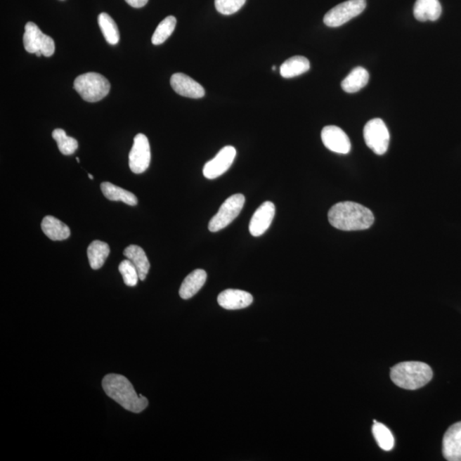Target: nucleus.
Instances as JSON below:
<instances>
[{
  "label": "nucleus",
  "instance_id": "1",
  "mask_svg": "<svg viewBox=\"0 0 461 461\" xmlns=\"http://www.w3.org/2000/svg\"><path fill=\"white\" fill-rule=\"evenodd\" d=\"M330 224L342 230H365L375 222L370 209L357 202H342L332 206L328 212Z\"/></svg>",
  "mask_w": 461,
  "mask_h": 461
},
{
  "label": "nucleus",
  "instance_id": "2",
  "mask_svg": "<svg viewBox=\"0 0 461 461\" xmlns=\"http://www.w3.org/2000/svg\"><path fill=\"white\" fill-rule=\"evenodd\" d=\"M102 387L106 395L126 410L140 413L148 407L149 401L146 397L138 396L133 384L124 376L110 373L103 377Z\"/></svg>",
  "mask_w": 461,
  "mask_h": 461
},
{
  "label": "nucleus",
  "instance_id": "3",
  "mask_svg": "<svg viewBox=\"0 0 461 461\" xmlns=\"http://www.w3.org/2000/svg\"><path fill=\"white\" fill-rule=\"evenodd\" d=\"M433 372L430 365L420 361H404L396 364L391 370L393 382L405 389L422 388L432 379Z\"/></svg>",
  "mask_w": 461,
  "mask_h": 461
},
{
  "label": "nucleus",
  "instance_id": "4",
  "mask_svg": "<svg viewBox=\"0 0 461 461\" xmlns=\"http://www.w3.org/2000/svg\"><path fill=\"white\" fill-rule=\"evenodd\" d=\"M74 89L85 101L95 103L109 94L110 83L102 74L90 72L75 79Z\"/></svg>",
  "mask_w": 461,
  "mask_h": 461
},
{
  "label": "nucleus",
  "instance_id": "5",
  "mask_svg": "<svg viewBox=\"0 0 461 461\" xmlns=\"http://www.w3.org/2000/svg\"><path fill=\"white\" fill-rule=\"evenodd\" d=\"M245 197L243 194L233 195L221 204L218 213L209 223L210 232L216 233L224 229L235 220L244 208Z\"/></svg>",
  "mask_w": 461,
  "mask_h": 461
},
{
  "label": "nucleus",
  "instance_id": "6",
  "mask_svg": "<svg viewBox=\"0 0 461 461\" xmlns=\"http://www.w3.org/2000/svg\"><path fill=\"white\" fill-rule=\"evenodd\" d=\"M23 44L27 53H41L46 58L51 57L55 53V42L53 39L43 34L35 23L29 22L25 26V33L23 35Z\"/></svg>",
  "mask_w": 461,
  "mask_h": 461
},
{
  "label": "nucleus",
  "instance_id": "7",
  "mask_svg": "<svg viewBox=\"0 0 461 461\" xmlns=\"http://www.w3.org/2000/svg\"><path fill=\"white\" fill-rule=\"evenodd\" d=\"M367 0H348L330 10L324 17L325 25L337 27L344 25L349 20L363 13Z\"/></svg>",
  "mask_w": 461,
  "mask_h": 461
},
{
  "label": "nucleus",
  "instance_id": "8",
  "mask_svg": "<svg viewBox=\"0 0 461 461\" xmlns=\"http://www.w3.org/2000/svg\"><path fill=\"white\" fill-rule=\"evenodd\" d=\"M363 134L365 144L373 152L382 156L387 152L389 145V133L383 120L375 118L369 121L365 126Z\"/></svg>",
  "mask_w": 461,
  "mask_h": 461
},
{
  "label": "nucleus",
  "instance_id": "9",
  "mask_svg": "<svg viewBox=\"0 0 461 461\" xmlns=\"http://www.w3.org/2000/svg\"><path fill=\"white\" fill-rule=\"evenodd\" d=\"M150 147L148 138L138 134L135 136L134 145L129 153V168L133 173L140 174L145 172L150 162Z\"/></svg>",
  "mask_w": 461,
  "mask_h": 461
},
{
  "label": "nucleus",
  "instance_id": "10",
  "mask_svg": "<svg viewBox=\"0 0 461 461\" xmlns=\"http://www.w3.org/2000/svg\"><path fill=\"white\" fill-rule=\"evenodd\" d=\"M237 150L233 146L222 148L212 160L209 161L204 168V176L209 180H214L222 176L232 166L235 159Z\"/></svg>",
  "mask_w": 461,
  "mask_h": 461
},
{
  "label": "nucleus",
  "instance_id": "11",
  "mask_svg": "<svg viewBox=\"0 0 461 461\" xmlns=\"http://www.w3.org/2000/svg\"><path fill=\"white\" fill-rule=\"evenodd\" d=\"M321 140L330 150L339 154H348L351 150V143L348 135L339 126H327L321 132Z\"/></svg>",
  "mask_w": 461,
  "mask_h": 461
},
{
  "label": "nucleus",
  "instance_id": "12",
  "mask_svg": "<svg viewBox=\"0 0 461 461\" xmlns=\"http://www.w3.org/2000/svg\"><path fill=\"white\" fill-rule=\"evenodd\" d=\"M275 216V205L272 202H265L254 213L249 222V233L254 237H260L271 226Z\"/></svg>",
  "mask_w": 461,
  "mask_h": 461
},
{
  "label": "nucleus",
  "instance_id": "13",
  "mask_svg": "<svg viewBox=\"0 0 461 461\" xmlns=\"http://www.w3.org/2000/svg\"><path fill=\"white\" fill-rule=\"evenodd\" d=\"M170 84L174 91L183 97L201 98L205 95L204 87L185 74H173L170 79Z\"/></svg>",
  "mask_w": 461,
  "mask_h": 461
},
{
  "label": "nucleus",
  "instance_id": "14",
  "mask_svg": "<svg viewBox=\"0 0 461 461\" xmlns=\"http://www.w3.org/2000/svg\"><path fill=\"white\" fill-rule=\"evenodd\" d=\"M443 454L449 461H461V421L448 429L443 440Z\"/></svg>",
  "mask_w": 461,
  "mask_h": 461
},
{
  "label": "nucleus",
  "instance_id": "15",
  "mask_svg": "<svg viewBox=\"0 0 461 461\" xmlns=\"http://www.w3.org/2000/svg\"><path fill=\"white\" fill-rule=\"evenodd\" d=\"M253 303L252 294L241 290L228 289L218 296V304L228 310H237L249 307Z\"/></svg>",
  "mask_w": 461,
  "mask_h": 461
},
{
  "label": "nucleus",
  "instance_id": "16",
  "mask_svg": "<svg viewBox=\"0 0 461 461\" xmlns=\"http://www.w3.org/2000/svg\"><path fill=\"white\" fill-rule=\"evenodd\" d=\"M442 14L439 0H416L413 15L420 22L436 21Z\"/></svg>",
  "mask_w": 461,
  "mask_h": 461
},
{
  "label": "nucleus",
  "instance_id": "17",
  "mask_svg": "<svg viewBox=\"0 0 461 461\" xmlns=\"http://www.w3.org/2000/svg\"><path fill=\"white\" fill-rule=\"evenodd\" d=\"M207 280V273L204 270L197 269L186 276L180 288V296L182 299L188 300L200 291Z\"/></svg>",
  "mask_w": 461,
  "mask_h": 461
},
{
  "label": "nucleus",
  "instance_id": "18",
  "mask_svg": "<svg viewBox=\"0 0 461 461\" xmlns=\"http://www.w3.org/2000/svg\"><path fill=\"white\" fill-rule=\"evenodd\" d=\"M41 228L43 233L53 241L65 240L70 236L69 226L54 216H47L44 218Z\"/></svg>",
  "mask_w": 461,
  "mask_h": 461
},
{
  "label": "nucleus",
  "instance_id": "19",
  "mask_svg": "<svg viewBox=\"0 0 461 461\" xmlns=\"http://www.w3.org/2000/svg\"><path fill=\"white\" fill-rule=\"evenodd\" d=\"M124 256L126 259L133 262L135 267H136L140 276V280L144 281L149 273L150 261L147 258L146 254L140 246L131 245L129 247L124 249Z\"/></svg>",
  "mask_w": 461,
  "mask_h": 461
},
{
  "label": "nucleus",
  "instance_id": "20",
  "mask_svg": "<svg viewBox=\"0 0 461 461\" xmlns=\"http://www.w3.org/2000/svg\"><path fill=\"white\" fill-rule=\"evenodd\" d=\"M369 82L368 71L363 67H356L341 83L342 89L346 93H357L367 86Z\"/></svg>",
  "mask_w": 461,
  "mask_h": 461
},
{
  "label": "nucleus",
  "instance_id": "21",
  "mask_svg": "<svg viewBox=\"0 0 461 461\" xmlns=\"http://www.w3.org/2000/svg\"><path fill=\"white\" fill-rule=\"evenodd\" d=\"M110 252V246L105 242L95 240L87 248V257L91 268L94 270L101 268L108 258Z\"/></svg>",
  "mask_w": 461,
  "mask_h": 461
},
{
  "label": "nucleus",
  "instance_id": "22",
  "mask_svg": "<svg viewBox=\"0 0 461 461\" xmlns=\"http://www.w3.org/2000/svg\"><path fill=\"white\" fill-rule=\"evenodd\" d=\"M101 190L103 194L109 200L121 201L130 206L138 204L137 197L134 193L119 188V186L113 185L112 183L103 182Z\"/></svg>",
  "mask_w": 461,
  "mask_h": 461
},
{
  "label": "nucleus",
  "instance_id": "23",
  "mask_svg": "<svg viewBox=\"0 0 461 461\" xmlns=\"http://www.w3.org/2000/svg\"><path fill=\"white\" fill-rule=\"evenodd\" d=\"M310 69V63L307 58L301 56H296L287 59L280 66V74L282 77L288 79L303 74Z\"/></svg>",
  "mask_w": 461,
  "mask_h": 461
},
{
  "label": "nucleus",
  "instance_id": "24",
  "mask_svg": "<svg viewBox=\"0 0 461 461\" xmlns=\"http://www.w3.org/2000/svg\"><path fill=\"white\" fill-rule=\"evenodd\" d=\"M98 25L106 41L110 45H117L120 41V33L113 18L109 14L103 13L98 15Z\"/></svg>",
  "mask_w": 461,
  "mask_h": 461
},
{
  "label": "nucleus",
  "instance_id": "25",
  "mask_svg": "<svg viewBox=\"0 0 461 461\" xmlns=\"http://www.w3.org/2000/svg\"><path fill=\"white\" fill-rule=\"evenodd\" d=\"M176 18L173 17V15H169V17H167L164 20H162L159 23L156 31L154 32L152 35V42L153 45L158 46L164 43L170 37V35L173 34V32L176 30Z\"/></svg>",
  "mask_w": 461,
  "mask_h": 461
},
{
  "label": "nucleus",
  "instance_id": "26",
  "mask_svg": "<svg viewBox=\"0 0 461 461\" xmlns=\"http://www.w3.org/2000/svg\"><path fill=\"white\" fill-rule=\"evenodd\" d=\"M372 434L379 446L384 451H391L395 445L392 433L384 424L375 422L372 425Z\"/></svg>",
  "mask_w": 461,
  "mask_h": 461
},
{
  "label": "nucleus",
  "instance_id": "27",
  "mask_svg": "<svg viewBox=\"0 0 461 461\" xmlns=\"http://www.w3.org/2000/svg\"><path fill=\"white\" fill-rule=\"evenodd\" d=\"M53 138L57 142L60 152L65 156L74 154L78 149V141L72 137L67 136L65 130L55 129L53 132Z\"/></svg>",
  "mask_w": 461,
  "mask_h": 461
},
{
  "label": "nucleus",
  "instance_id": "28",
  "mask_svg": "<svg viewBox=\"0 0 461 461\" xmlns=\"http://www.w3.org/2000/svg\"><path fill=\"white\" fill-rule=\"evenodd\" d=\"M118 268L126 285L134 287L138 284L140 276H138V270L132 261L129 259L122 261Z\"/></svg>",
  "mask_w": 461,
  "mask_h": 461
},
{
  "label": "nucleus",
  "instance_id": "29",
  "mask_svg": "<svg viewBox=\"0 0 461 461\" xmlns=\"http://www.w3.org/2000/svg\"><path fill=\"white\" fill-rule=\"evenodd\" d=\"M246 0H214L218 13L229 15L236 13L245 6Z\"/></svg>",
  "mask_w": 461,
  "mask_h": 461
},
{
  "label": "nucleus",
  "instance_id": "30",
  "mask_svg": "<svg viewBox=\"0 0 461 461\" xmlns=\"http://www.w3.org/2000/svg\"><path fill=\"white\" fill-rule=\"evenodd\" d=\"M125 1L134 8H141L144 7L149 0H125Z\"/></svg>",
  "mask_w": 461,
  "mask_h": 461
},
{
  "label": "nucleus",
  "instance_id": "31",
  "mask_svg": "<svg viewBox=\"0 0 461 461\" xmlns=\"http://www.w3.org/2000/svg\"><path fill=\"white\" fill-rule=\"evenodd\" d=\"M89 178H91V180H93V176H91V174H89Z\"/></svg>",
  "mask_w": 461,
  "mask_h": 461
},
{
  "label": "nucleus",
  "instance_id": "32",
  "mask_svg": "<svg viewBox=\"0 0 461 461\" xmlns=\"http://www.w3.org/2000/svg\"><path fill=\"white\" fill-rule=\"evenodd\" d=\"M77 161L78 162H79V157H77Z\"/></svg>",
  "mask_w": 461,
  "mask_h": 461
}]
</instances>
